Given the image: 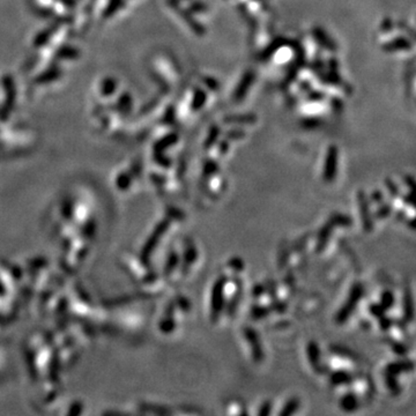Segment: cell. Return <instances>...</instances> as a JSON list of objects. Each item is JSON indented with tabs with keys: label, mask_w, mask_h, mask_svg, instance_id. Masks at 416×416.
Returning <instances> with one entry per match:
<instances>
[{
	"label": "cell",
	"mask_w": 416,
	"mask_h": 416,
	"mask_svg": "<svg viewBox=\"0 0 416 416\" xmlns=\"http://www.w3.org/2000/svg\"><path fill=\"white\" fill-rule=\"evenodd\" d=\"M363 286L361 283H355L351 287L349 296H348L346 303L337 314V321L339 324H343L348 318L350 317V315L353 314L354 310L356 309V305L359 304V302L362 299L363 296Z\"/></svg>",
	"instance_id": "1"
},
{
	"label": "cell",
	"mask_w": 416,
	"mask_h": 416,
	"mask_svg": "<svg viewBox=\"0 0 416 416\" xmlns=\"http://www.w3.org/2000/svg\"><path fill=\"white\" fill-rule=\"evenodd\" d=\"M227 281V276H220L212 288L211 317L213 320H217L224 306V289Z\"/></svg>",
	"instance_id": "2"
},
{
	"label": "cell",
	"mask_w": 416,
	"mask_h": 416,
	"mask_svg": "<svg viewBox=\"0 0 416 416\" xmlns=\"http://www.w3.org/2000/svg\"><path fill=\"white\" fill-rule=\"evenodd\" d=\"M244 337L246 341L249 343L251 350H252V357L257 363L261 362L264 360V351L263 347L260 344L259 337H258L257 332L252 327H246L244 330Z\"/></svg>",
	"instance_id": "3"
},
{
	"label": "cell",
	"mask_w": 416,
	"mask_h": 416,
	"mask_svg": "<svg viewBox=\"0 0 416 416\" xmlns=\"http://www.w3.org/2000/svg\"><path fill=\"white\" fill-rule=\"evenodd\" d=\"M338 171V150L337 147H330L327 153L326 162H325L324 169V179L326 182H332L335 179Z\"/></svg>",
	"instance_id": "4"
},
{
	"label": "cell",
	"mask_w": 416,
	"mask_h": 416,
	"mask_svg": "<svg viewBox=\"0 0 416 416\" xmlns=\"http://www.w3.org/2000/svg\"><path fill=\"white\" fill-rule=\"evenodd\" d=\"M359 205L361 211V217H362L363 227L366 231H371L373 228V222L371 218V213H370V206L367 204V200L366 195L363 192L359 193Z\"/></svg>",
	"instance_id": "5"
},
{
	"label": "cell",
	"mask_w": 416,
	"mask_h": 416,
	"mask_svg": "<svg viewBox=\"0 0 416 416\" xmlns=\"http://www.w3.org/2000/svg\"><path fill=\"white\" fill-rule=\"evenodd\" d=\"M413 369H414V363L412 361H396V362L389 363L386 366L385 372L398 376L402 372L413 371Z\"/></svg>",
	"instance_id": "6"
},
{
	"label": "cell",
	"mask_w": 416,
	"mask_h": 416,
	"mask_svg": "<svg viewBox=\"0 0 416 416\" xmlns=\"http://www.w3.org/2000/svg\"><path fill=\"white\" fill-rule=\"evenodd\" d=\"M306 353H308L309 362H310L312 367L316 371H319L320 370V364H319L320 363V349H319L318 344L315 341H311L306 348Z\"/></svg>",
	"instance_id": "7"
},
{
	"label": "cell",
	"mask_w": 416,
	"mask_h": 416,
	"mask_svg": "<svg viewBox=\"0 0 416 416\" xmlns=\"http://www.w3.org/2000/svg\"><path fill=\"white\" fill-rule=\"evenodd\" d=\"M359 399H357L355 393L353 392L346 393V394L340 399V407L347 413L356 411V409L359 408Z\"/></svg>",
	"instance_id": "8"
},
{
	"label": "cell",
	"mask_w": 416,
	"mask_h": 416,
	"mask_svg": "<svg viewBox=\"0 0 416 416\" xmlns=\"http://www.w3.org/2000/svg\"><path fill=\"white\" fill-rule=\"evenodd\" d=\"M353 382V375L350 372L344 371V370H338V371L332 372L330 377V383L333 386L348 385Z\"/></svg>",
	"instance_id": "9"
},
{
	"label": "cell",
	"mask_w": 416,
	"mask_h": 416,
	"mask_svg": "<svg viewBox=\"0 0 416 416\" xmlns=\"http://www.w3.org/2000/svg\"><path fill=\"white\" fill-rule=\"evenodd\" d=\"M332 225L331 222H327L326 224L322 225V228L320 229V231H319L318 234V242H317V251L318 252H320L325 249V246H326L328 240H330L331 233H332Z\"/></svg>",
	"instance_id": "10"
},
{
	"label": "cell",
	"mask_w": 416,
	"mask_h": 416,
	"mask_svg": "<svg viewBox=\"0 0 416 416\" xmlns=\"http://www.w3.org/2000/svg\"><path fill=\"white\" fill-rule=\"evenodd\" d=\"M404 316L405 319L407 321L413 320V317H414V305H413V297H412V293L409 288L405 289L404 293Z\"/></svg>",
	"instance_id": "11"
},
{
	"label": "cell",
	"mask_w": 416,
	"mask_h": 416,
	"mask_svg": "<svg viewBox=\"0 0 416 416\" xmlns=\"http://www.w3.org/2000/svg\"><path fill=\"white\" fill-rule=\"evenodd\" d=\"M328 222H331L333 227H335V225H339V227H349V225L353 224V220H351L350 217H348L346 214H339V213L332 214Z\"/></svg>",
	"instance_id": "12"
},
{
	"label": "cell",
	"mask_w": 416,
	"mask_h": 416,
	"mask_svg": "<svg viewBox=\"0 0 416 416\" xmlns=\"http://www.w3.org/2000/svg\"><path fill=\"white\" fill-rule=\"evenodd\" d=\"M394 303H395L394 294H393L391 290H385V292L382 294V296H380V305H382L386 311V310H391L393 305H394Z\"/></svg>",
	"instance_id": "13"
},
{
	"label": "cell",
	"mask_w": 416,
	"mask_h": 416,
	"mask_svg": "<svg viewBox=\"0 0 416 416\" xmlns=\"http://www.w3.org/2000/svg\"><path fill=\"white\" fill-rule=\"evenodd\" d=\"M299 408V400L298 399H290L287 401V404L285 405V407L282 408V411L279 413L281 416H289L292 414H295L296 412L298 411Z\"/></svg>",
	"instance_id": "14"
},
{
	"label": "cell",
	"mask_w": 416,
	"mask_h": 416,
	"mask_svg": "<svg viewBox=\"0 0 416 416\" xmlns=\"http://www.w3.org/2000/svg\"><path fill=\"white\" fill-rule=\"evenodd\" d=\"M269 314V308H267V306H263V305H253L252 309H251V317H252L254 320H260V319L266 318L267 316Z\"/></svg>",
	"instance_id": "15"
},
{
	"label": "cell",
	"mask_w": 416,
	"mask_h": 416,
	"mask_svg": "<svg viewBox=\"0 0 416 416\" xmlns=\"http://www.w3.org/2000/svg\"><path fill=\"white\" fill-rule=\"evenodd\" d=\"M385 383H386V386H388L389 390L393 393V394H398V393L400 392V385L395 375H391V373L385 372Z\"/></svg>",
	"instance_id": "16"
},
{
	"label": "cell",
	"mask_w": 416,
	"mask_h": 416,
	"mask_svg": "<svg viewBox=\"0 0 416 416\" xmlns=\"http://www.w3.org/2000/svg\"><path fill=\"white\" fill-rule=\"evenodd\" d=\"M392 212V205L391 204H382L379 206V208L377 209L375 213L376 219H385L388 218Z\"/></svg>",
	"instance_id": "17"
},
{
	"label": "cell",
	"mask_w": 416,
	"mask_h": 416,
	"mask_svg": "<svg viewBox=\"0 0 416 416\" xmlns=\"http://www.w3.org/2000/svg\"><path fill=\"white\" fill-rule=\"evenodd\" d=\"M332 350H333L334 354H337V355H340L343 357H351V359H354V357H356L355 354L353 353V351L348 349L346 347H341V346H332Z\"/></svg>",
	"instance_id": "18"
},
{
	"label": "cell",
	"mask_w": 416,
	"mask_h": 416,
	"mask_svg": "<svg viewBox=\"0 0 416 416\" xmlns=\"http://www.w3.org/2000/svg\"><path fill=\"white\" fill-rule=\"evenodd\" d=\"M369 311L370 314L377 319H379L380 317H383V316H385L384 315L385 314V309H384L379 303H371L369 306Z\"/></svg>",
	"instance_id": "19"
},
{
	"label": "cell",
	"mask_w": 416,
	"mask_h": 416,
	"mask_svg": "<svg viewBox=\"0 0 416 416\" xmlns=\"http://www.w3.org/2000/svg\"><path fill=\"white\" fill-rule=\"evenodd\" d=\"M392 350H393V353L396 354V355L404 356L408 353V347L404 343H398V341H394V343H392Z\"/></svg>",
	"instance_id": "20"
},
{
	"label": "cell",
	"mask_w": 416,
	"mask_h": 416,
	"mask_svg": "<svg viewBox=\"0 0 416 416\" xmlns=\"http://www.w3.org/2000/svg\"><path fill=\"white\" fill-rule=\"evenodd\" d=\"M392 325H393V320L391 318L385 317V316H383V317L379 318V326L383 331H388L389 328L392 327Z\"/></svg>",
	"instance_id": "21"
},
{
	"label": "cell",
	"mask_w": 416,
	"mask_h": 416,
	"mask_svg": "<svg viewBox=\"0 0 416 416\" xmlns=\"http://www.w3.org/2000/svg\"><path fill=\"white\" fill-rule=\"evenodd\" d=\"M270 412H272V404H270V401H265L260 406L259 411H258V415L266 416V415H269Z\"/></svg>",
	"instance_id": "22"
},
{
	"label": "cell",
	"mask_w": 416,
	"mask_h": 416,
	"mask_svg": "<svg viewBox=\"0 0 416 416\" xmlns=\"http://www.w3.org/2000/svg\"><path fill=\"white\" fill-rule=\"evenodd\" d=\"M386 186H388L389 191H390V193H391V196H393V198H398V196H399V189H398V186H396L391 179H386Z\"/></svg>",
	"instance_id": "23"
},
{
	"label": "cell",
	"mask_w": 416,
	"mask_h": 416,
	"mask_svg": "<svg viewBox=\"0 0 416 416\" xmlns=\"http://www.w3.org/2000/svg\"><path fill=\"white\" fill-rule=\"evenodd\" d=\"M229 266H230L231 269H234L236 270H242L244 269L243 261H242L240 258H233V259L229 261Z\"/></svg>",
	"instance_id": "24"
},
{
	"label": "cell",
	"mask_w": 416,
	"mask_h": 416,
	"mask_svg": "<svg viewBox=\"0 0 416 416\" xmlns=\"http://www.w3.org/2000/svg\"><path fill=\"white\" fill-rule=\"evenodd\" d=\"M265 292H266V288L263 285H256L252 290V294L256 298H259L261 297V295L265 294Z\"/></svg>",
	"instance_id": "25"
},
{
	"label": "cell",
	"mask_w": 416,
	"mask_h": 416,
	"mask_svg": "<svg viewBox=\"0 0 416 416\" xmlns=\"http://www.w3.org/2000/svg\"><path fill=\"white\" fill-rule=\"evenodd\" d=\"M371 200L373 202H377V204H379L380 201H383V193L380 191H375L371 195Z\"/></svg>",
	"instance_id": "26"
},
{
	"label": "cell",
	"mask_w": 416,
	"mask_h": 416,
	"mask_svg": "<svg viewBox=\"0 0 416 416\" xmlns=\"http://www.w3.org/2000/svg\"><path fill=\"white\" fill-rule=\"evenodd\" d=\"M404 200H405L406 205L413 206V195H412V190H411V191H409V193H408V195H407V196H405V198H404Z\"/></svg>",
	"instance_id": "27"
}]
</instances>
